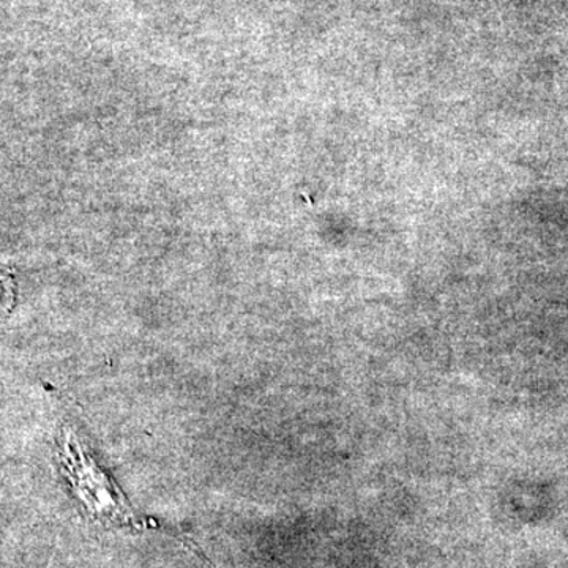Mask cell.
I'll list each match as a JSON object with an SVG mask.
<instances>
[{
    "instance_id": "cell-2",
    "label": "cell",
    "mask_w": 568,
    "mask_h": 568,
    "mask_svg": "<svg viewBox=\"0 0 568 568\" xmlns=\"http://www.w3.org/2000/svg\"><path fill=\"white\" fill-rule=\"evenodd\" d=\"M9 278L7 276H0V304L2 302H7V298H9Z\"/></svg>"
},
{
    "instance_id": "cell-1",
    "label": "cell",
    "mask_w": 568,
    "mask_h": 568,
    "mask_svg": "<svg viewBox=\"0 0 568 568\" xmlns=\"http://www.w3.org/2000/svg\"><path fill=\"white\" fill-rule=\"evenodd\" d=\"M58 459L78 503L103 526H136V518L114 481L85 452L77 433L63 426L58 437Z\"/></svg>"
}]
</instances>
